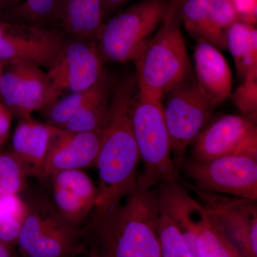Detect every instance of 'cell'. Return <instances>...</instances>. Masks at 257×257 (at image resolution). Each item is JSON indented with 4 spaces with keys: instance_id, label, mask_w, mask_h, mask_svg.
Instances as JSON below:
<instances>
[{
    "instance_id": "1",
    "label": "cell",
    "mask_w": 257,
    "mask_h": 257,
    "mask_svg": "<svg viewBox=\"0 0 257 257\" xmlns=\"http://www.w3.org/2000/svg\"><path fill=\"white\" fill-rule=\"evenodd\" d=\"M137 94L136 77L120 79L113 89L95 165L99 186L91 214L99 215L112 210L137 188L140 157L132 123Z\"/></svg>"
},
{
    "instance_id": "2",
    "label": "cell",
    "mask_w": 257,
    "mask_h": 257,
    "mask_svg": "<svg viewBox=\"0 0 257 257\" xmlns=\"http://www.w3.org/2000/svg\"><path fill=\"white\" fill-rule=\"evenodd\" d=\"M125 199L79 229L87 257H161L157 190L137 187Z\"/></svg>"
},
{
    "instance_id": "3",
    "label": "cell",
    "mask_w": 257,
    "mask_h": 257,
    "mask_svg": "<svg viewBox=\"0 0 257 257\" xmlns=\"http://www.w3.org/2000/svg\"><path fill=\"white\" fill-rule=\"evenodd\" d=\"M179 10L166 14L160 28L135 62L139 95L163 101L171 89L194 74Z\"/></svg>"
},
{
    "instance_id": "4",
    "label": "cell",
    "mask_w": 257,
    "mask_h": 257,
    "mask_svg": "<svg viewBox=\"0 0 257 257\" xmlns=\"http://www.w3.org/2000/svg\"><path fill=\"white\" fill-rule=\"evenodd\" d=\"M132 123L144 165L137 187L150 189L159 184L177 182L178 172L172 160L163 101L137 94L132 111Z\"/></svg>"
},
{
    "instance_id": "5",
    "label": "cell",
    "mask_w": 257,
    "mask_h": 257,
    "mask_svg": "<svg viewBox=\"0 0 257 257\" xmlns=\"http://www.w3.org/2000/svg\"><path fill=\"white\" fill-rule=\"evenodd\" d=\"M170 0H141L104 23L97 45L104 60L135 61L163 21Z\"/></svg>"
},
{
    "instance_id": "6",
    "label": "cell",
    "mask_w": 257,
    "mask_h": 257,
    "mask_svg": "<svg viewBox=\"0 0 257 257\" xmlns=\"http://www.w3.org/2000/svg\"><path fill=\"white\" fill-rule=\"evenodd\" d=\"M164 115L172 160L178 172L187 149L207 126L215 105L198 85L194 74L165 96Z\"/></svg>"
},
{
    "instance_id": "7",
    "label": "cell",
    "mask_w": 257,
    "mask_h": 257,
    "mask_svg": "<svg viewBox=\"0 0 257 257\" xmlns=\"http://www.w3.org/2000/svg\"><path fill=\"white\" fill-rule=\"evenodd\" d=\"M158 199L160 209L168 214L181 229L192 233L194 257H241L211 220L205 208L178 182L161 185Z\"/></svg>"
},
{
    "instance_id": "8",
    "label": "cell",
    "mask_w": 257,
    "mask_h": 257,
    "mask_svg": "<svg viewBox=\"0 0 257 257\" xmlns=\"http://www.w3.org/2000/svg\"><path fill=\"white\" fill-rule=\"evenodd\" d=\"M18 245L23 257H77L85 254L79 229L48 203L30 205Z\"/></svg>"
},
{
    "instance_id": "9",
    "label": "cell",
    "mask_w": 257,
    "mask_h": 257,
    "mask_svg": "<svg viewBox=\"0 0 257 257\" xmlns=\"http://www.w3.org/2000/svg\"><path fill=\"white\" fill-rule=\"evenodd\" d=\"M182 167L201 190L257 200V152L205 161L184 159Z\"/></svg>"
},
{
    "instance_id": "10",
    "label": "cell",
    "mask_w": 257,
    "mask_h": 257,
    "mask_svg": "<svg viewBox=\"0 0 257 257\" xmlns=\"http://www.w3.org/2000/svg\"><path fill=\"white\" fill-rule=\"evenodd\" d=\"M189 187L241 257H257L256 201Z\"/></svg>"
},
{
    "instance_id": "11",
    "label": "cell",
    "mask_w": 257,
    "mask_h": 257,
    "mask_svg": "<svg viewBox=\"0 0 257 257\" xmlns=\"http://www.w3.org/2000/svg\"><path fill=\"white\" fill-rule=\"evenodd\" d=\"M0 76V101L12 114L30 117L35 111L46 109L58 100L46 72L28 62L6 65Z\"/></svg>"
},
{
    "instance_id": "12",
    "label": "cell",
    "mask_w": 257,
    "mask_h": 257,
    "mask_svg": "<svg viewBox=\"0 0 257 257\" xmlns=\"http://www.w3.org/2000/svg\"><path fill=\"white\" fill-rule=\"evenodd\" d=\"M65 42L63 34L55 28L0 21V62L3 65L28 62L49 69Z\"/></svg>"
},
{
    "instance_id": "13",
    "label": "cell",
    "mask_w": 257,
    "mask_h": 257,
    "mask_svg": "<svg viewBox=\"0 0 257 257\" xmlns=\"http://www.w3.org/2000/svg\"><path fill=\"white\" fill-rule=\"evenodd\" d=\"M104 62L97 42L78 39L66 41L46 72L47 79L59 96L65 90L82 92L100 78Z\"/></svg>"
},
{
    "instance_id": "14",
    "label": "cell",
    "mask_w": 257,
    "mask_h": 257,
    "mask_svg": "<svg viewBox=\"0 0 257 257\" xmlns=\"http://www.w3.org/2000/svg\"><path fill=\"white\" fill-rule=\"evenodd\" d=\"M191 146L192 159L200 161L257 152L256 124L248 116L225 115L207 124Z\"/></svg>"
},
{
    "instance_id": "15",
    "label": "cell",
    "mask_w": 257,
    "mask_h": 257,
    "mask_svg": "<svg viewBox=\"0 0 257 257\" xmlns=\"http://www.w3.org/2000/svg\"><path fill=\"white\" fill-rule=\"evenodd\" d=\"M102 128L70 133L61 130L54 138L47 155L42 179L60 171L95 167L100 150Z\"/></svg>"
},
{
    "instance_id": "16",
    "label": "cell",
    "mask_w": 257,
    "mask_h": 257,
    "mask_svg": "<svg viewBox=\"0 0 257 257\" xmlns=\"http://www.w3.org/2000/svg\"><path fill=\"white\" fill-rule=\"evenodd\" d=\"M194 76L202 92L216 106L231 96L232 72L219 49L204 40L194 47Z\"/></svg>"
},
{
    "instance_id": "17",
    "label": "cell",
    "mask_w": 257,
    "mask_h": 257,
    "mask_svg": "<svg viewBox=\"0 0 257 257\" xmlns=\"http://www.w3.org/2000/svg\"><path fill=\"white\" fill-rule=\"evenodd\" d=\"M61 128L25 118L15 128L13 153L20 161L28 177L42 179V171L53 139Z\"/></svg>"
},
{
    "instance_id": "18",
    "label": "cell",
    "mask_w": 257,
    "mask_h": 257,
    "mask_svg": "<svg viewBox=\"0 0 257 257\" xmlns=\"http://www.w3.org/2000/svg\"><path fill=\"white\" fill-rule=\"evenodd\" d=\"M57 23L74 39L97 42L104 23L101 0H60Z\"/></svg>"
},
{
    "instance_id": "19",
    "label": "cell",
    "mask_w": 257,
    "mask_h": 257,
    "mask_svg": "<svg viewBox=\"0 0 257 257\" xmlns=\"http://www.w3.org/2000/svg\"><path fill=\"white\" fill-rule=\"evenodd\" d=\"M226 48L241 78H257V31L254 25L239 21L226 33Z\"/></svg>"
},
{
    "instance_id": "20",
    "label": "cell",
    "mask_w": 257,
    "mask_h": 257,
    "mask_svg": "<svg viewBox=\"0 0 257 257\" xmlns=\"http://www.w3.org/2000/svg\"><path fill=\"white\" fill-rule=\"evenodd\" d=\"M179 16L184 28L196 40L207 41L219 50L226 48V34L213 23L208 0H181Z\"/></svg>"
},
{
    "instance_id": "21",
    "label": "cell",
    "mask_w": 257,
    "mask_h": 257,
    "mask_svg": "<svg viewBox=\"0 0 257 257\" xmlns=\"http://www.w3.org/2000/svg\"><path fill=\"white\" fill-rule=\"evenodd\" d=\"M108 80L105 72L87 90L72 93L49 106L47 124L62 128L74 115L96 101L108 98Z\"/></svg>"
},
{
    "instance_id": "22",
    "label": "cell",
    "mask_w": 257,
    "mask_h": 257,
    "mask_svg": "<svg viewBox=\"0 0 257 257\" xmlns=\"http://www.w3.org/2000/svg\"><path fill=\"white\" fill-rule=\"evenodd\" d=\"M60 0H14L5 19L8 23L42 28H53L57 23Z\"/></svg>"
},
{
    "instance_id": "23",
    "label": "cell",
    "mask_w": 257,
    "mask_h": 257,
    "mask_svg": "<svg viewBox=\"0 0 257 257\" xmlns=\"http://www.w3.org/2000/svg\"><path fill=\"white\" fill-rule=\"evenodd\" d=\"M30 207L19 194L0 197V242L15 247Z\"/></svg>"
},
{
    "instance_id": "24",
    "label": "cell",
    "mask_w": 257,
    "mask_h": 257,
    "mask_svg": "<svg viewBox=\"0 0 257 257\" xmlns=\"http://www.w3.org/2000/svg\"><path fill=\"white\" fill-rule=\"evenodd\" d=\"M50 179L52 187L66 189L91 207H95L97 188L90 177L82 170L60 171L51 175Z\"/></svg>"
},
{
    "instance_id": "25",
    "label": "cell",
    "mask_w": 257,
    "mask_h": 257,
    "mask_svg": "<svg viewBox=\"0 0 257 257\" xmlns=\"http://www.w3.org/2000/svg\"><path fill=\"white\" fill-rule=\"evenodd\" d=\"M158 224L161 257H194L178 224L160 209Z\"/></svg>"
},
{
    "instance_id": "26",
    "label": "cell",
    "mask_w": 257,
    "mask_h": 257,
    "mask_svg": "<svg viewBox=\"0 0 257 257\" xmlns=\"http://www.w3.org/2000/svg\"><path fill=\"white\" fill-rule=\"evenodd\" d=\"M28 177L13 152H0V197L20 194L25 188Z\"/></svg>"
},
{
    "instance_id": "27",
    "label": "cell",
    "mask_w": 257,
    "mask_h": 257,
    "mask_svg": "<svg viewBox=\"0 0 257 257\" xmlns=\"http://www.w3.org/2000/svg\"><path fill=\"white\" fill-rule=\"evenodd\" d=\"M230 97L241 112L254 120L257 111V78L243 79L242 84Z\"/></svg>"
},
{
    "instance_id": "28",
    "label": "cell",
    "mask_w": 257,
    "mask_h": 257,
    "mask_svg": "<svg viewBox=\"0 0 257 257\" xmlns=\"http://www.w3.org/2000/svg\"><path fill=\"white\" fill-rule=\"evenodd\" d=\"M208 7L213 23L224 34L231 25L240 21L239 14L231 0H208Z\"/></svg>"
},
{
    "instance_id": "29",
    "label": "cell",
    "mask_w": 257,
    "mask_h": 257,
    "mask_svg": "<svg viewBox=\"0 0 257 257\" xmlns=\"http://www.w3.org/2000/svg\"><path fill=\"white\" fill-rule=\"evenodd\" d=\"M13 114L0 101V147L9 138Z\"/></svg>"
},
{
    "instance_id": "30",
    "label": "cell",
    "mask_w": 257,
    "mask_h": 257,
    "mask_svg": "<svg viewBox=\"0 0 257 257\" xmlns=\"http://www.w3.org/2000/svg\"><path fill=\"white\" fill-rule=\"evenodd\" d=\"M130 1L131 0H101L104 18L105 19L114 14L116 11Z\"/></svg>"
},
{
    "instance_id": "31",
    "label": "cell",
    "mask_w": 257,
    "mask_h": 257,
    "mask_svg": "<svg viewBox=\"0 0 257 257\" xmlns=\"http://www.w3.org/2000/svg\"><path fill=\"white\" fill-rule=\"evenodd\" d=\"M13 5L14 0H0V21H5Z\"/></svg>"
},
{
    "instance_id": "32",
    "label": "cell",
    "mask_w": 257,
    "mask_h": 257,
    "mask_svg": "<svg viewBox=\"0 0 257 257\" xmlns=\"http://www.w3.org/2000/svg\"><path fill=\"white\" fill-rule=\"evenodd\" d=\"M0 257H18L15 247L0 242Z\"/></svg>"
},
{
    "instance_id": "33",
    "label": "cell",
    "mask_w": 257,
    "mask_h": 257,
    "mask_svg": "<svg viewBox=\"0 0 257 257\" xmlns=\"http://www.w3.org/2000/svg\"><path fill=\"white\" fill-rule=\"evenodd\" d=\"M181 0H170L169 3V8L167 13H173L179 10V5Z\"/></svg>"
},
{
    "instance_id": "34",
    "label": "cell",
    "mask_w": 257,
    "mask_h": 257,
    "mask_svg": "<svg viewBox=\"0 0 257 257\" xmlns=\"http://www.w3.org/2000/svg\"><path fill=\"white\" fill-rule=\"evenodd\" d=\"M3 65L1 64V62H0V76H1L2 73H3Z\"/></svg>"
}]
</instances>
